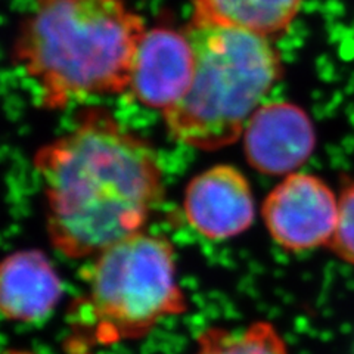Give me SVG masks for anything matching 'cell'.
I'll list each match as a JSON object with an SVG mask.
<instances>
[{
    "mask_svg": "<svg viewBox=\"0 0 354 354\" xmlns=\"http://www.w3.org/2000/svg\"><path fill=\"white\" fill-rule=\"evenodd\" d=\"M194 74V49L187 32L148 30L133 62L129 92L136 101L164 114L186 93Z\"/></svg>",
    "mask_w": 354,
    "mask_h": 354,
    "instance_id": "cell-8",
    "label": "cell"
},
{
    "mask_svg": "<svg viewBox=\"0 0 354 354\" xmlns=\"http://www.w3.org/2000/svg\"><path fill=\"white\" fill-rule=\"evenodd\" d=\"M62 281L39 250H19L0 269V307L6 320L37 324L50 316L62 295Z\"/></svg>",
    "mask_w": 354,
    "mask_h": 354,
    "instance_id": "cell-9",
    "label": "cell"
},
{
    "mask_svg": "<svg viewBox=\"0 0 354 354\" xmlns=\"http://www.w3.org/2000/svg\"><path fill=\"white\" fill-rule=\"evenodd\" d=\"M46 227L68 259L95 257L142 232L164 194L153 148L105 111H87L35 155Z\"/></svg>",
    "mask_w": 354,
    "mask_h": 354,
    "instance_id": "cell-1",
    "label": "cell"
},
{
    "mask_svg": "<svg viewBox=\"0 0 354 354\" xmlns=\"http://www.w3.org/2000/svg\"><path fill=\"white\" fill-rule=\"evenodd\" d=\"M83 307L102 344L138 339L187 310L173 243L139 232L95 256L84 270Z\"/></svg>",
    "mask_w": 354,
    "mask_h": 354,
    "instance_id": "cell-4",
    "label": "cell"
},
{
    "mask_svg": "<svg viewBox=\"0 0 354 354\" xmlns=\"http://www.w3.org/2000/svg\"><path fill=\"white\" fill-rule=\"evenodd\" d=\"M194 354H290L279 330L270 322L238 329L208 328L198 337Z\"/></svg>",
    "mask_w": 354,
    "mask_h": 354,
    "instance_id": "cell-11",
    "label": "cell"
},
{
    "mask_svg": "<svg viewBox=\"0 0 354 354\" xmlns=\"http://www.w3.org/2000/svg\"><path fill=\"white\" fill-rule=\"evenodd\" d=\"M303 2L304 0H195L192 18L274 40L291 28Z\"/></svg>",
    "mask_w": 354,
    "mask_h": 354,
    "instance_id": "cell-10",
    "label": "cell"
},
{
    "mask_svg": "<svg viewBox=\"0 0 354 354\" xmlns=\"http://www.w3.org/2000/svg\"><path fill=\"white\" fill-rule=\"evenodd\" d=\"M243 152L254 170L290 176L316 148V131L306 111L290 102H264L243 130Z\"/></svg>",
    "mask_w": 354,
    "mask_h": 354,
    "instance_id": "cell-6",
    "label": "cell"
},
{
    "mask_svg": "<svg viewBox=\"0 0 354 354\" xmlns=\"http://www.w3.org/2000/svg\"><path fill=\"white\" fill-rule=\"evenodd\" d=\"M261 214L269 235L281 248L307 252L330 245L339 199L320 177L297 171L285 176L264 198Z\"/></svg>",
    "mask_w": 354,
    "mask_h": 354,
    "instance_id": "cell-5",
    "label": "cell"
},
{
    "mask_svg": "<svg viewBox=\"0 0 354 354\" xmlns=\"http://www.w3.org/2000/svg\"><path fill=\"white\" fill-rule=\"evenodd\" d=\"M338 199V225L329 248L338 259L354 266V179L342 186Z\"/></svg>",
    "mask_w": 354,
    "mask_h": 354,
    "instance_id": "cell-12",
    "label": "cell"
},
{
    "mask_svg": "<svg viewBox=\"0 0 354 354\" xmlns=\"http://www.w3.org/2000/svg\"><path fill=\"white\" fill-rule=\"evenodd\" d=\"M183 212L199 235L225 241L243 234L252 225L256 204L243 173L229 164H218L187 183Z\"/></svg>",
    "mask_w": 354,
    "mask_h": 354,
    "instance_id": "cell-7",
    "label": "cell"
},
{
    "mask_svg": "<svg viewBox=\"0 0 354 354\" xmlns=\"http://www.w3.org/2000/svg\"><path fill=\"white\" fill-rule=\"evenodd\" d=\"M143 18L126 0H37L15 43V59L44 108L61 109L129 92Z\"/></svg>",
    "mask_w": 354,
    "mask_h": 354,
    "instance_id": "cell-2",
    "label": "cell"
},
{
    "mask_svg": "<svg viewBox=\"0 0 354 354\" xmlns=\"http://www.w3.org/2000/svg\"><path fill=\"white\" fill-rule=\"evenodd\" d=\"M186 32L194 74L183 97L162 114L165 127L195 149L229 147L281 79L279 52L273 40L209 21L192 18Z\"/></svg>",
    "mask_w": 354,
    "mask_h": 354,
    "instance_id": "cell-3",
    "label": "cell"
}]
</instances>
